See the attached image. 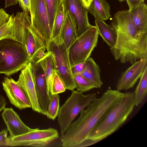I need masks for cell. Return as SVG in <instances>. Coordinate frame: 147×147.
<instances>
[{"mask_svg": "<svg viewBox=\"0 0 147 147\" xmlns=\"http://www.w3.org/2000/svg\"><path fill=\"white\" fill-rule=\"evenodd\" d=\"M123 93L117 90L108 89L94 100L61 136L62 146L82 147L98 123L120 100Z\"/></svg>", "mask_w": 147, "mask_h": 147, "instance_id": "obj_1", "label": "cell"}, {"mask_svg": "<svg viewBox=\"0 0 147 147\" xmlns=\"http://www.w3.org/2000/svg\"><path fill=\"white\" fill-rule=\"evenodd\" d=\"M111 25L116 34L115 43L110 49L115 60L132 64L147 58V33L138 34L129 10L117 11L112 18Z\"/></svg>", "mask_w": 147, "mask_h": 147, "instance_id": "obj_2", "label": "cell"}, {"mask_svg": "<svg viewBox=\"0 0 147 147\" xmlns=\"http://www.w3.org/2000/svg\"><path fill=\"white\" fill-rule=\"evenodd\" d=\"M135 106L134 92L123 93L120 100L98 123L82 147L93 145L113 133L126 120Z\"/></svg>", "mask_w": 147, "mask_h": 147, "instance_id": "obj_3", "label": "cell"}, {"mask_svg": "<svg viewBox=\"0 0 147 147\" xmlns=\"http://www.w3.org/2000/svg\"><path fill=\"white\" fill-rule=\"evenodd\" d=\"M30 60L22 43L9 38L0 40V74L10 76L23 68Z\"/></svg>", "mask_w": 147, "mask_h": 147, "instance_id": "obj_4", "label": "cell"}, {"mask_svg": "<svg viewBox=\"0 0 147 147\" xmlns=\"http://www.w3.org/2000/svg\"><path fill=\"white\" fill-rule=\"evenodd\" d=\"M96 98L95 93L84 95L77 91H72L59 110L57 121L61 136L78 115Z\"/></svg>", "mask_w": 147, "mask_h": 147, "instance_id": "obj_5", "label": "cell"}, {"mask_svg": "<svg viewBox=\"0 0 147 147\" xmlns=\"http://www.w3.org/2000/svg\"><path fill=\"white\" fill-rule=\"evenodd\" d=\"M46 49L53 54L56 71L64 82L66 89L74 90L76 86L71 70L68 51L65 48L61 33L46 44Z\"/></svg>", "mask_w": 147, "mask_h": 147, "instance_id": "obj_6", "label": "cell"}, {"mask_svg": "<svg viewBox=\"0 0 147 147\" xmlns=\"http://www.w3.org/2000/svg\"><path fill=\"white\" fill-rule=\"evenodd\" d=\"M98 36L96 27L92 26L74 40L68 51L71 66L85 62L90 57L97 46Z\"/></svg>", "mask_w": 147, "mask_h": 147, "instance_id": "obj_7", "label": "cell"}, {"mask_svg": "<svg viewBox=\"0 0 147 147\" xmlns=\"http://www.w3.org/2000/svg\"><path fill=\"white\" fill-rule=\"evenodd\" d=\"M8 137L9 146L45 147L57 139L59 134L57 130L53 128L43 129L37 128L19 136Z\"/></svg>", "mask_w": 147, "mask_h": 147, "instance_id": "obj_8", "label": "cell"}, {"mask_svg": "<svg viewBox=\"0 0 147 147\" xmlns=\"http://www.w3.org/2000/svg\"><path fill=\"white\" fill-rule=\"evenodd\" d=\"M31 26L46 44L52 39V31L45 0H31L30 12Z\"/></svg>", "mask_w": 147, "mask_h": 147, "instance_id": "obj_9", "label": "cell"}, {"mask_svg": "<svg viewBox=\"0 0 147 147\" xmlns=\"http://www.w3.org/2000/svg\"><path fill=\"white\" fill-rule=\"evenodd\" d=\"M31 24L30 17L28 14L18 11L15 16L13 13L0 27V40L9 38L23 44L25 33Z\"/></svg>", "mask_w": 147, "mask_h": 147, "instance_id": "obj_10", "label": "cell"}, {"mask_svg": "<svg viewBox=\"0 0 147 147\" xmlns=\"http://www.w3.org/2000/svg\"><path fill=\"white\" fill-rule=\"evenodd\" d=\"M131 65L121 73L117 82V90H126L134 86L147 67V58L137 61Z\"/></svg>", "mask_w": 147, "mask_h": 147, "instance_id": "obj_11", "label": "cell"}, {"mask_svg": "<svg viewBox=\"0 0 147 147\" xmlns=\"http://www.w3.org/2000/svg\"><path fill=\"white\" fill-rule=\"evenodd\" d=\"M63 3L65 11H69L76 19L78 37L92 26L89 22L88 9L82 0H63Z\"/></svg>", "mask_w": 147, "mask_h": 147, "instance_id": "obj_12", "label": "cell"}, {"mask_svg": "<svg viewBox=\"0 0 147 147\" xmlns=\"http://www.w3.org/2000/svg\"><path fill=\"white\" fill-rule=\"evenodd\" d=\"M2 86L11 104L20 110L31 108L28 98L16 81L11 78L5 77L2 82Z\"/></svg>", "mask_w": 147, "mask_h": 147, "instance_id": "obj_13", "label": "cell"}, {"mask_svg": "<svg viewBox=\"0 0 147 147\" xmlns=\"http://www.w3.org/2000/svg\"><path fill=\"white\" fill-rule=\"evenodd\" d=\"M21 70V72L17 82L28 98L32 109L41 113L42 110L37 98L34 80L30 70V62Z\"/></svg>", "mask_w": 147, "mask_h": 147, "instance_id": "obj_14", "label": "cell"}, {"mask_svg": "<svg viewBox=\"0 0 147 147\" xmlns=\"http://www.w3.org/2000/svg\"><path fill=\"white\" fill-rule=\"evenodd\" d=\"M1 115L10 136H19L33 129L26 125L21 120L19 115L11 108H5Z\"/></svg>", "mask_w": 147, "mask_h": 147, "instance_id": "obj_15", "label": "cell"}, {"mask_svg": "<svg viewBox=\"0 0 147 147\" xmlns=\"http://www.w3.org/2000/svg\"><path fill=\"white\" fill-rule=\"evenodd\" d=\"M64 20L61 34L67 51L70 46L78 37L77 25L76 19L68 10L65 11Z\"/></svg>", "mask_w": 147, "mask_h": 147, "instance_id": "obj_16", "label": "cell"}, {"mask_svg": "<svg viewBox=\"0 0 147 147\" xmlns=\"http://www.w3.org/2000/svg\"><path fill=\"white\" fill-rule=\"evenodd\" d=\"M138 34L147 33V6L144 2L129 9Z\"/></svg>", "mask_w": 147, "mask_h": 147, "instance_id": "obj_17", "label": "cell"}, {"mask_svg": "<svg viewBox=\"0 0 147 147\" xmlns=\"http://www.w3.org/2000/svg\"><path fill=\"white\" fill-rule=\"evenodd\" d=\"M23 45L26 47L30 60L37 51L46 47V43L36 33L31 25L25 33Z\"/></svg>", "mask_w": 147, "mask_h": 147, "instance_id": "obj_18", "label": "cell"}, {"mask_svg": "<svg viewBox=\"0 0 147 147\" xmlns=\"http://www.w3.org/2000/svg\"><path fill=\"white\" fill-rule=\"evenodd\" d=\"M44 71L47 81V91L51 100L52 96V90L53 78L55 71V64L54 56L50 51L39 61Z\"/></svg>", "mask_w": 147, "mask_h": 147, "instance_id": "obj_19", "label": "cell"}, {"mask_svg": "<svg viewBox=\"0 0 147 147\" xmlns=\"http://www.w3.org/2000/svg\"><path fill=\"white\" fill-rule=\"evenodd\" d=\"M85 63L86 67L81 73L82 75L94 88H100L103 83L100 78L101 70L99 66L92 57L87 59Z\"/></svg>", "mask_w": 147, "mask_h": 147, "instance_id": "obj_20", "label": "cell"}, {"mask_svg": "<svg viewBox=\"0 0 147 147\" xmlns=\"http://www.w3.org/2000/svg\"><path fill=\"white\" fill-rule=\"evenodd\" d=\"M110 6L105 0H93L88 8V12L95 19L105 21L111 16Z\"/></svg>", "mask_w": 147, "mask_h": 147, "instance_id": "obj_21", "label": "cell"}, {"mask_svg": "<svg viewBox=\"0 0 147 147\" xmlns=\"http://www.w3.org/2000/svg\"><path fill=\"white\" fill-rule=\"evenodd\" d=\"M94 22L98 34L103 41L110 48L113 46L116 39V34L114 29L101 20L95 19Z\"/></svg>", "mask_w": 147, "mask_h": 147, "instance_id": "obj_22", "label": "cell"}, {"mask_svg": "<svg viewBox=\"0 0 147 147\" xmlns=\"http://www.w3.org/2000/svg\"><path fill=\"white\" fill-rule=\"evenodd\" d=\"M139 83L134 92L135 106L140 104L146 96L147 91V67L141 76Z\"/></svg>", "mask_w": 147, "mask_h": 147, "instance_id": "obj_23", "label": "cell"}, {"mask_svg": "<svg viewBox=\"0 0 147 147\" xmlns=\"http://www.w3.org/2000/svg\"><path fill=\"white\" fill-rule=\"evenodd\" d=\"M52 32L56 17L63 0H45Z\"/></svg>", "mask_w": 147, "mask_h": 147, "instance_id": "obj_24", "label": "cell"}, {"mask_svg": "<svg viewBox=\"0 0 147 147\" xmlns=\"http://www.w3.org/2000/svg\"><path fill=\"white\" fill-rule=\"evenodd\" d=\"M73 75L77 91L83 93L94 88L81 73H74Z\"/></svg>", "mask_w": 147, "mask_h": 147, "instance_id": "obj_25", "label": "cell"}, {"mask_svg": "<svg viewBox=\"0 0 147 147\" xmlns=\"http://www.w3.org/2000/svg\"><path fill=\"white\" fill-rule=\"evenodd\" d=\"M65 12L63 3L59 8L53 27L52 39L57 37L61 33L64 22Z\"/></svg>", "mask_w": 147, "mask_h": 147, "instance_id": "obj_26", "label": "cell"}, {"mask_svg": "<svg viewBox=\"0 0 147 147\" xmlns=\"http://www.w3.org/2000/svg\"><path fill=\"white\" fill-rule=\"evenodd\" d=\"M60 96L58 94L52 95L48 107L46 116L54 120L58 116L59 109Z\"/></svg>", "mask_w": 147, "mask_h": 147, "instance_id": "obj_27", "label": "cell"}, {"mask_svg": "<svg viewBox=\"0 0 147 147\" xmlns=\"http://www.w3.org/2000/svg\"><path fill=\"white\" fill-rule=\"evenodd\" d=\"M66 89L64 82L55 71L52 83V95L64 92Z\"/></svg>", "mask_w": 147, "mask_h": 147, "instance_id": "obj_28", "label": "cell"}, {"mask_svg": "<svg viewBox=\"0 0 147 147\" xmlns=\"http://www.w3.org/2000/svg\"><path fill=\"white\" fill-rule=\"evenodd\" d=\"M8 130L5 129L0 132V146H9V139L7 136Z\"/></svg>", "mask_w": 147, "mask_h": 147, "instance_id": "obj_29", "label": "cell"}, {"mask_svg": "<svg viewBox=\"0 0 147 147\" xmlns=\"http://www.w3.org/2000/svg\"><path fill=\"white\" fill-rule=\"evenodd\" d=\"M31 0H18L20 7L22 8L23 12L28 14L30 12Z\"/></svg>", "mask_w": 147, "mask_h": 147, "instance_id": "obj_30", "label": "cell"}, {"mask_svg": "<svg viewBox=\"0 0 147 147\" xmlns=\"http://www.w3.org/2000/svg\"><path fill=\"white\" fill-rule=\"evenodd\" d=\"M86 66L85 62L79 63L71 66L72 74L81 73L84 70Z\"/></svg>", "mask_w": 147, "mask_h": 147, "instance_id": "obj_31", "label": "cell"}, {"mask_svg": "<svg viewBox=\"0 0 147 147\" xmlns=\"http://www.w3.org/2000/svg\"><path fill=\"white\" fill-rule=\"evenodd\" d=\"M46 49V47H44L37 51L34 55L30 61H37L42 58L46 54V52L45 53Z\"/></svg>", "mask_w": 147, "mask_h": 147, "instance_id": "obj_32", "label": "cell"}, {"mask_svg": "<svg viewBox=\"0 0 147 147\" xmlns=\"http://www.w3.org/2000/svg\"><path fill=\"white\" fill-rule=\"evenodd\" d=\"M10 15L3 8H0V27L9 19Z\"/></svg>", "mask_w": 147, "mask_h": 147, "instance_id": "obj_33", "label": "cell"}, {"mask_svg": "<svg viewBox=\"0 0 147 147\" xmlns=\"http://www.w3.org/2000/svg\"><path fill=\"white\" fill-rule=\"evenodd\" d=\"M125 1H126L129 7V9L144 2V0H125Z\"/></svg>", "mask_w": 147, "mask_h": 147, "instance_id": "obj_34", "label": "cell"}, {"mask_svg": "<svg viewBox=\"0 0 147 147\" xmlns=\"http://www.w3.org/2000/svg\"><path fill=\"white\" fill-rule=\"evenodd\" d=\"M6 104L5 98L3 96L0 94V113L5 108Z\"/></svg>", "mask_w": 147, "mask_h": 147, "instance_id": "obj_35", "label": "cell"}, {"mask_svg": "<svg viewBox=\"0 0 147 147\" xmlns=\"http://www.w3.org/2000/svg\"><path fill=\"white\" fill-rule=\"evenodd\" d=\"M5 8L11 5H15L18 2V0H5Z\"/></svg>", "mask_w": 147, "mask_h": 147, "instance_id": "obj_36", "label": "cell"}, {"mask_svg": "<svg viewBox=\"0 0 147 147\" xmlns=\"http://www.w3.org/2000/svg\"><path fill=\"white\" fill-rule=\"evenodd\" d=\"M85 6L88 9L93 0H82Z\"/></svg>", "mask_w": 147, "mask_h": 147, "instance_id": "obj_37", "label": "cell"}, {"mask_svg": "<svg viewBox=\"0 0 147 147\" xmlns=\"http://www.w3.org/2000/svg\"><path fill=\"white\" fill-rule=\"evenodd\" d=\"M118 0L120 2L124 1H125V0Z\"/></svg>", "mask_w": 147, "mask_h": 147, "instance_id": "obj_38", "label": "cell"}]
</instances>
